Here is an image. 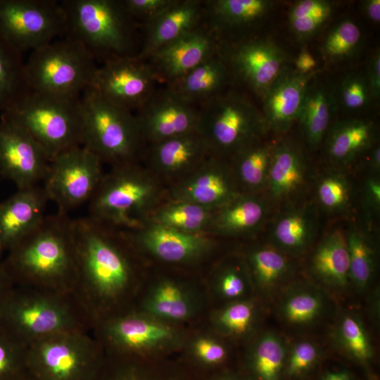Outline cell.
<instances>
[{"mask_svg":"<svg viewBox=\"0 0 380 380\" xmlns=\"http://www.w3.org/2000/svg\"><path fill=\"white\" fill-rule=\"evenodd\" d=\"M369 167L374 172H379L380 169V147L376 144L369 150Z\"/></svg>","mask_w":380,"mask_h":380,"instance_id":"obj_57","label":"cell"},{"mask_svg":"<svg viewBox=\"0 0 380 380\" xmlns=\"http://www.w3.org/2000/svg\"><path fill=\"white\" fill-rule=\"evenodd\" d=\"M134 115L147 146L196 131L198 107L164 85Z\"/></svg>","mask_w":380,"mask_h":380,"instance_id":"obj_20","label":"cell"},{"mask_svg":"<svg viewBox=\"0 0 380 380\" xmlns=\"http://www.w3.org/2000/svg\"><path fill=\"white\" fill-rule=\"evenodd\" d=\"M103 174L101 160L84 146H77L51 160L43 187L58 212L68 215L89 202Z\"/></svg>","mask_w":380,"mask_h":380,"instance_id":"obj_15","label":"cell"},{"mask_svg":"<svg viewBox=\"0 0 380 380\" xmlns=\"http://www.w3.org/2000/svg\"><path fill=\"white\" fill-rule=\"evenodd\" d=\"M26 348L0 329V380H18L27 372Z\"/></svg>","mask_w":380,"mask_h":380,"instance_id":"obj_49","label":"cell"},{"mask_svg":"<svg viewBox=\"0 0 380 380\" xmlns=\"http://www.w3.org/2000/svg\"><path fill=\"white\" fill-rule=\"evenodd\" d=\"M190 329L134 308L101 322L91 332L106 353L156 357L181 351Z\"/></svg>","mask_w":380,"mask_h":380,"instance_id":"obj_11","label":"cell"},{"mask_svg":"<svg viewBox=\"0 0 380 380\" xmlns=\"http://www.w3.org/2000/svg\"><path fill=\"white\" fill-rule=\"evenodd\" d=\"M330 305V298L322 287L308 282H295L283 289L277 312L287 326L303 329L322 320Z\"/></svg>","mask_w":380,"mask_h":380,"instance_id":"obj_31","label":"cell"},{"mask_svg":"<svg viewBox=\"0 0 380 380\" xmlns=\"http://www.w3.org/2000/svg\"><path fill=\"white\" fill-rule=\"evenodd\" d=\"M322 380H350V378L343 372H336L327 374Z\"/></svg>","mask_w":380,"mask_h":380,"instance_id":"obj_59","label":"cell"},{"mask_svg":"<svg viewBox=\"0 0 380 380\" xmlns=\"http://www.w3.org/2000/svg\"><path fill=\"white\" fill-rule=\"evenodd\" d=\"M317 70L301 74L289 67L261 99L267 131L277 134L288 132L298 121L308 88Z\"/></svg>","mask_w":380,"mask_h":380,"instance_id":"obj_24","label":"cell"},{"mask_svg":"<svg viewBox=\"0 0 380 380\" xmlns=\"http://www.w3.org/2000/svg\"><path fill=\"white\" fill-rule=\"evenodd\" d=\"M231 78L227 66L217 52L167 86L199 106L225 91Z\"/></svg>","mask_w":380,"mask_h":380,"instance_id":"obj_37","label":"cell"},{"mask_svg":"<svg viewBox=\"0 0 380 380\" xmlns=\"http://www.w3.org/2000/svg\"><path fill=\"white\" fill-rule=\"evenodd\" d=\"M293 65V70L301 74H307L317 70L315 58L306 46L301 48L294 59Z\"/></svg>","mask_w":380,"mask_h":380,"instance_id":"obj_53","label":"cell"},{"mask_svg":"<svg viewBox=\"0 0 380 380\" xmlns=\"http://www.w3.org/2000/svg\"><path fill=\"white\" fill-rule=\"evenodd\" d=\"M350 263V285L360 292L368 289L375 276L376 253L362 231L355 228L346 233Z\"/></svg>","mask_w":380,"mask_h":380,"instance_id":"obj_45","label":"cell"},{"mask_svg":"<svg viewBox=\"0 0 380 380\" xmlns=\"http://www.w3.org/2000/svg\"><path fill=\"white\" fill-rule=\"evenodd\" d=\"M105 356L91 331H66L28 345L26 366L37 380H93Z\"/></svg>","mask_w":380,"mask_h":380,"instance_id":"obj_9","label":"cell"},{"mask_svg":"<svg viewBox=\"0 0 380 380\" xmlns=\"http://www.w3.org/2000/svg\"><path fill=\"white\" fill-rule=\"evenodd\" d=\"M204 283L211 305L213 302L220 305L255 296L243 253H230L219 259Z\"/></svg>","mask_w":380,"mask_h":380,"instance_id":"obj_34","label":"cell"},{"mask_svg":"<svg viewBox=\"0 0 380 380\" xmlns=\"http://www.w3.org/2000/svg\"><path fill=\"white\" fill-rule=\"evenodd\" d=\"M175 0H122L127 13L142 25L151 21L169 7Z\"/></svg>","mask_w":380,"mask_h":380,"instance_id":"obj_51","label":"cell"},{"mask_svg":"<svg viewBox=\"0 0 380 380\" xmlns=\"http://www.w3.org/2000/svg\"><path fill=\"white\" fill-rule=\"evenodd\" d=\"M165 201V186L140 163L111 167L89 202L91 218L119 230L141 225Z\"/></svg>","mask_w":380,"mask_h":380,"instance_id":"obj_4","label":"cell"},{"mask_svg":"<svg viewBox=\"0 0 380 380\" xmlns=\"http://www.w3.org/2000/svg\"><path fill=\"white\" fill-rule=\"evenodd\" d=\"M377 127L374 121L348 118L330 127L324 139L327 160L335 167H346L369 152L376 144Z\"/></svg>","mask_w":380,"mask_h":380,"instance_id":"obj_29","label":"cell"},{"mask_svg":"<svg viewBox=\"0 0 380 380\" xmlns=\"http://www.w3.org/2000/svg\"><path fill=\"white\" fill-rule=\"evenodd\" d=\"M315 189L317 203L325 211L339 213L350 207L352 187L343 173L330 171L323 174L319 177Z\"/></svg>","mask_w":380,"mask_h":380,"instance_id":"obj_47","label":"cell"},{"mask_svg":"<svg viewBox=\"0 0 380 380\" xmlns=\"http://www.w3.org/2000/svg\"><path fill=\"white\" fill-rule=\"evenodd\" d=\"M334 11V4L331 1H297L288 13L290 30L298 41L305 42L327 25Z\"/></svg>","mask_w":380,"mask_h":380,"instance_id":"obj_43","label":"cell"},{"mask_svg":"<svg viewBox=\"0 0 380 380\" xmlns=\"http://www.w3.org/2000/svg\"><path fill=\"white\" fill-rule=\"evenodd\" d=\"M198 107L196 130L211 156L230 160L268 132L261 110L240 92L225 90Z\"/></svg>","mask_w":380,"mask_h":380,"instance_id":"obj_8","label":"cell"},{"mask_svg":"<svg viewBox=\"0 0 380 380\" xmlns=\"http://www.w3.org/2000/svg\"><path fill=\"white\" fill-rule=\"evenodd\" d=\"M274 144L255 140L238 151L229 162L241 193L265 191Z\"/></svg>","mask_w":380,"mask_h":380,"instance_id":"obj_38","label":"cell"},{"mask_svg":"<svg viewBox=\"0 0 380 380\" xmlns=\"http://www.w3.org/2000/svg\"><path fill=\"white\" fill-rule=\"evenodd\" d=\"M365 77L375 101L380 96V51L376 49L369 56L366 65Z\"/></svg>","mask_w":380,"mask_h":380,"instance_id":"obj_52","label":"cell"},{"mask_svg":"<svg viewBox=\"0 0 380 380\" xmlns=\"http://www.w3.org/2000/svg\"><path fill=\"white\" fill-rule=\"evenodd\" d=\"M241 193L229 160L210 156L192 172L165 187V201L188 202L215 211Z\"/></svg>","mask_w":380,"mask_h":380,"instance_id":"obj_19","label":"cell"},{"mask_svg":"<svg viewBox=\"0 0 380 380\" xmlns=\"http://www.w3.org/2000/svg\"><path fill=\"white\" fill-rule=\"evenodd\" d=\"M210 156L206 144L196 130L148 144L141 160L167 187L192 172Z\"/></svg>","mask_w":380,"mask_h":380,"instance_id":"obj_21","label":"cell"},{"mask_svg":"<svg viewBox=\"0 0 380 380\" xmlns=\"http://www.w3.org/2000/svg\"><path fill=\"white\" fill-rule=\"evenodd\" d=\"M317 230V217L312 205L289 208L273 221L270 244L290 257H298L312 246Z\"/></svg>","mask_w":380,"mask_h":380,"instance_id":"obj_32","label":"cell"},{"mask_svg":"<svg viewBox=\"0 0 380 380\" xmlns=\"http://www.w3.org/2000/svg\"><path fill=\"white\" fill-rule=\"evenodd\" d=\"M98 67L84 46L68 36L32 51L25 63L30 91L63 96H81L91 87Z\"/></svg>","mask_w":380,"mask_h":380,"instance_id":"obj_10","label":"cell"},{"mask_svg":"<svg viewBox=\"0 0 380 380\" xmlns=\"http://www.w3.org/2000/svg\"><path fill=\"white\" fill-rule=\"evenodd\" d=\"M49 198L43 186L18 189L0 203V243L7 252L43 221Z\"/></svg>","mask_w":380,"mask_h":380,"instance_id":"obj_25","label":"cell"},{"mask_svg":"<svg viewBox=\"0 0 380 380\" xmlns=\"http://www.w3.org/2000/svg\"><path fill=\"white\" fill-rule=\"evenodd\" d=\"M0 329L26 347L66 331H91L73 293L14 285L0 306Z\"/></svg>","mask_w":380,"mask_h":380,"instance_id":"obj_3","label":"cell"},{"mask_svg":"<svg viewBox=\"0 0 380 380\" xmlns=\"http://www.w3.org/2000/svg\"><path fill=\"white\" fill-rule=\"evenodd\" d=\"M315 77L309 84L297 121L306 145L312 150L324 139L338 110L333 87Z\"/></svg>","mask_w":380,"mask_h":380,"instance_id":"obj_35","label":"cell"},{"mask_svg":"<svg viewBox=\"0 0 380 380\" xmlns=\"http://www.w3.org/2000/svg\"><path fill=\"white\" fill-rule=\"evenodd\" d=\"M218 52V43L203 23L154 52L146 61L159 83L170 84Z\"/></svg>","mask_w":380,"mask_h":380,"instance_id":"obj_22","label":"cell"},{"mask_svg":"<svg viewBox=\"0 0 380 380\" xmlns=\"http://www.w3.org/2000/svg\"><path fill=\"white\" fill-rule=\"evenodd\" d=\"M248 341V359L257 379L279 380L288 352L284 338L268 331Z\"/></svg>","mask_w":380,"mask_h":380,"instance_id":"obj_41","label":"cell"},{"mask_svg":"<svg viewBox=\"0 0 380 380\" xmlns=\"http://www.w3.org/2000/svg\"><path fill=\"white\" fill-rule=\"evenodd\" d=\"M262 194L241 193L214 211L207 235L213 237H247L257 233L269 215Z\"/></svg>","mask_w":380,"mask_h":380,"instance_id":"obj_28","label":"cell"},{"mask_svg":"<svg viewBox=\"0 0 380 380\" xmlns=\"http://www.w3.org/2000/svg\"><path fill=\"white\" fill-rule=\"evenodd\" d=\"M3 114L30 134L51 160L67 150L82 146L81 96L30 91Z\"/></svg>","mask_w":380,"mask_h":380,"instance_id":"obj_7","label":"cell"},{"mask_svg":"<svg viewBox=\"0 0 380 380\" xmlns=\"http://www.w3.org/2000/svg\"><path fill=\"white\" fill-rule=\"evenodd\" d=\"M309 270L329 289L341 291L350 285L349 254L343 230L334 229L322 238L312 254Z\"/></svg>","mask_w":380,"mask_h":380,"instance_id":"obj_30","label":"cell"},{"mask_svg":"<svg viewBox=\"0 0 380 380\" xmlns=\"http://www.w3.org/2000/svg\"><path fill=\"white\" fill-rule=\"evenodd\" d=\"M261 319V307L255 296L211 308L207 324L229 341H248L255 335Z\"/></svg>","mask_w":380,"mask_h":380,"instance_id":"obj_36","label":"cell"},{"mask_svg":"<svg viewBox=\"0 0 380 380\" xmlns=\"http://www.w3.org/2000/svg\"><path fill=\"white\" fill-rule=\"evenodd\" d=\"M364 14L372 22L377 24L380 21V1L365 0L362 2Z\"/></svg>","mask_w":380,"mask_h":380,"instance_id":"obj_55","label":"cell"},{"mask_svg":"<svg viewBox=\"0 0 380 380\" xmlns=\"http://www.w3.org/2000/svg\"><path fill=\"white\" fill-rule=\"evenodd\" d=\"M67 20L54 0H0V34L23 53L66 35Z\"/></svg>","mask_w":380,"mask_h":380,"instance_id":"obj_13","label":"cell"},{"mask_svg":"<svg viewBox=\"0 0 380 380\" xmlns=\"http://www.w3.org/2000/svg\"><path fill=\"white\" fill-rule=\"evenodd\" d=\"M274 3L270 0L205 1L203 23L217 43L242 39L252 36Z\"/></svg>","mask_w":380,"mask_h":380,"instance_id":"obj_23","label":"cell"},{"mask_svg":"<svg viewBox=\"0 0 380 380\" xmlns=\"http://www.w3.org/2000/svg\"><path fill=\"white\" fill-rule=\"evenodd\" d=\"M334 89L338 108L350 113L367 110L375 101L365 72L345 75Z\"/></svg>","mask_w":380,"mask_h":380,"instance_id":"obj_48","label":"cell"},{"mask_svg":"<svg viewBox=\"0 0 380 380\" xmlns=\"http://www.w3.org/2000/svg\"><path fill=\"white\" fill-rule=\"evenodd\" d=\"M2 260L0 261V306L14 286L3 266Z\"/></svg>","mask_w":380,"mask_h":380,"instance_id":"obj_56","label":"cell"},{"mask_svg":"<svg viewBox=\"0 0 380 380\" xmlns=\"http://www.w3.org/2000/svg\"><path fill=\"white\" fill-rule=\"evenodd\" d=\"M4 251L1 247V245L0 243V261H1L4 258Z\"/></svg>","mask_w":380,"mask_h":380,"instance_id":"obj_61","label":"cell"},{"mask_svg":"<svg viewBox=\"0 0 380 380\" xmlns=\"http://www.w3.org/2000/svg\"><path fill=\"white\" fill-rule=\"evenodd\" d=\"M366 204L379 212L380 207V182L377 177L369 178L365 187Z\"/></svg>","mask_w":380,"mask_h":380,"instance_id":"obj_54","label":"cell"},{"mask_svg":"<svg viewBox=\"0 0 380 380\" xmlns=\"http://www.w3.org/2000/svg\"><path fill=\"white\" fill-rule=\"evenodd\" d=\"M191 327L182 350L198 362L215 366L223 363L229 355V342L206 324L203 327Z\"/></svg>","mask_w":380,"mask_h":380,"instance_id":"obj_46","label":"cell"},{"mask_svg":"<svg viewBox=\"0 0 380 380\" xmlns=\"http://www.w3.org/2000/svg\"><path fill=\"white\" fill-rule=\"evenodd\" d=\"M370 298H371V300H370L369 309L371 310V314H372L371 315L372 316L373 319H374L375 323H377V321H379V291L376 289Z\"/></svg>","mask_w":380,"mask_h":380,"instance_id":"obj_58","label":"cell"},{"mask_svg":"<svg viewBox=\"0 0 380 380\" xmlns=\"http://www.w3.org/2000/svg\"><path fill=\"white\" fill-rule=\"evenodd\" d=\"M82 146L111 167L140 163L146 144L136 116L103 99L92 87L81 95Z\"/></svg>","mask_w":380,"mask_h":380,"instance_id":"obj_6","label":"cell"},{"mask_svg":"<svg viewBox=\"0 0 380 380\" xmlns=\"http://www.w3.org/2000/svg\"><path fill=\"white\" fill-rule=\"evenodd\" d=\"M30 91L22 53L0 34V115Z\"/></svg>","mask_w":380,"mask_h":380,"instance_id":"obj_39","label":"cell"},{"mask_svg":"<svg viewBox=\"0 0 380 380\" xmlns=\"http://www.w3.org/2000/svg\"><path fill=\"white\" fill-rule=\"evenodd\" d=\"M213 213L188 202L164 201L150 213L145 222L186 233L206 234Z\"/></svg>","mask_w":380,"mask_h":380,"instance_id":"obj_40","label":"cell"},{"mask_svg":"<svg viewBox=\"0 0 380 380\" xmlns=\"http://www.w3.org/2000/svg\"><path fill=\"white\" fill-rule=\"evenodd\" d=\"M18 380H37L28 372Z\"/></svg>","mask_w":380,"mask_h":380,"instance_id":"obj_60","label":"cell"},{"mask_svg":"<svg viewBox=\"0 0 380 380\" xmlns=\"http://www.w3.org/2000/svg\"><path fill=\"white\" fill-rule=\"evenodd\" d=\"M308 175V162L303 148L284 138L274 144L265 192L277 202L296 198L304 189Z\"/></svg>","mask_w":380,"mask_h":380,"instance_id":"obj_27","label":"cell"},{"mask_svg":"<svg viewBox=\"0 0 380 380\" xmlns=\"http://www.w3.org/2000/svg\"><path fill=\"white\" fill-rule=\"evenodd\" d=\"M51 159L23 127L0 115V174L18 189L39 185L48 172Z\"/></svg>","mask_w":380,"mask_h":380,"instance_id":"obj_18","label":"cell"},{"mask_svg":"<svg viewBox=\"0 0 380 380\" xmlns=\"http://www.w3.org/2000/svg\"><path fill=\"white\" fill-rule=\"evenodd\" d=\"M341 351L360 363L370 361L374 355L370 336L360 317L353 312L341 315L332 334Z\"/></svg>","mask_w":380,"mask_h":380,"instance_id":"obj_44","label":"cell"},{"mask_svg":"<svg viewBox=\"0 0 380 380\" xmlns=\"http://www.w3.org/2000/svg\"><path fill=\"white\" fill-rule=\"evenodd\" d=\"M2 263L15 286L72 293L78 276L72 219L58 212L46 215Z\"/></svg>","mask_w":380,"mask_h":380,"instance_id":"obj_2","label":"cell"},{"mask_svg":"<svg viewBox=\"0 0 380 380\" xmlns=\"http://www.w3.org/2000/svg\"><path fill=\"white\" fill-rule=\"evenodd\" d=\"M364 42L360 25L351 18L335 23L324 35L319 47L322 59L329 64H338L354 58Z\"/></svg>","mask_w":380,"mask_h":380,"instance_id":"obj_42","label":"cell"},{"mask_svg":"<svg viewBox=\"0 0 380 380\" xmlns=\"http://www.w3.org/2000/svg\"><path fill=\"white\" fill-rule=\"evenodd\" d=\"M289 349L288 372L291 375H298L315 364L321 348L315 341L304 339L295 342Z\"/></svg>","mask_w":380,"mask_h":380,"instance_id":"obj_50","label":"cell"},{"mask_svg":"<svg viewBox=\"0 0 380 380\" xmlns=\"http://www.w3.org/2000/svg\"><path fill=\"white\" fill-rule=\"evenodd\" d=\"M146 273L134 309L167 323L191 327L211 308L204 281L173 274Z\"/></svg>","mask_w":380,"mask_h":380,"instance_id":"obj_12","label":"cell"},{"mask_svg":"<svg viewBox=\"0 0 380 380\" xmlns=\"http://www.w3.org/2000/svg\"><path fill=\"white\" fill-rule=\"evenodd\" d=\"M255 296L269 297L286 286L293 275L290 256L272 244H256L243 253Z\"/></svg>","mask_w":380,"mask_h":380,"instance_id":"obj_33","label":"cell"},{"mask_svg":"<svg viewBox=\"0 0 380 380\" xmlns=\"http://www.w3.org/2000/svg\"><path fill=\"white\" fill-rule=\"evenodd\" d=\"M121 231L145 262L150 258L172 267L186 268L205 262L217 248L215 237L183 232L148 222Z\"/></svg>","mask_w":380,"mask_h":380,"instance_id":"obj_14","label":"cell"},{"mask_svg":"<svg viewBox=\"0 0 380 380\" xmlns=\"http://www.w3.org/2000/svg\"><path fill=\"white\" fill-rule=\"evenodd\" d=\"M68 36L81 43L96 61L136 56L137 23L122 0H63Z\"/></svg>","mask_w":380,"mask_h":380,"instance_id":"obj_5","label":"cell"},{"mask_svg":"<svg viewBox=\"0 0 380 380\" xmlns=\"http://www.w3.org/2000/svg\"><path fill=\"white\" fill-rule=\"evenodd\" d=\"M218 53L236 79L260 99L289 68V57L274 41L251 36L218 43Z\"/></svg>","mask_w":380,"mask_h":380,"instance_id":"obj_16","label":"cell"},{"mask_svg":"<svg viewBox=\"0 0 380 380\" xmlns=\"http://www.w3.org/2000/svg\"><path fill=\"white\" fill-rule=\"evenodd\" d=\"M204 1L175 0L158 16L143 25L144 39L137 57L146 61L159 49L202 25Z\"/></svg>","mask_w":380,"mask_h":380,"instance_id":"obj_26","label":"cell"},{"mask_svg":"<svg viewBox=\"0 0 380 380\" xmlns=\"http://www.w3.org/2000/svg\"><path fill=\"white\" fill-rule=\"evenodd\" d=\"M158 83L148 63L136 55L102 63L91 87L108 102L132 112L147 101Z\"/></svg>","mask_w":380,"mask_h":380,"instance_id":"obj_17","label":"cell"},{"mask_svg":"<svg viewBox=\"0 0 380 380\" xmlns=\"http://www.w3.org/2000/svg\"><path fill=\"white\" fill-rule=\"evenodd\" d=\"M72 228L78 264L72 293L93 329L134 309L147 273L146 262L121 230L89 216L72 219Z\"/></svg>","mask_w":380,"mask_h":380,"instance_id":"obj_1","label":"cell"}]
</instances>
